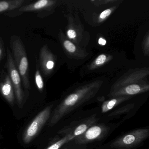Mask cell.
<instances>
[{
	"mask_svg": "<svg viewBox=\"0 0 149 149\" xmlns=\"http://www.w3.org/2000/svg\"><path fill=\"white\" fill-rule=\"evenodd\" d=\"M35 58L36 61V71L35 74V80L37 88L40 91H42L44 88V82L41 74L39 62L36 55L35 56Z\"/></svg>",
	"mask_w": 149,
	"mask_h": 149,
	"instance_id": "cell-11",
	"label": "cell"
},
{
	"mask_svg": "<svg viewBox=\"0 0 149 149\" xmlns=\"http://www.w3.org/2000/svg\"><path fill=\"white\" fill-rule=\"evenodd\" d=\"M76 137V136L74 135L73 131L70 132L68 134L66 135L63 138L60 140H58L56 143H54L53 144L51 145L50 146H49L46 149H59L61 147L63 146V145L65 144L66 143H68L70 140L73 139H74Z\"/></svg>",
	"mask_w": 149,
	"mask_h": 149,
	"instance_id": "cell-10",
	"label": "cell"
},
{
	"mask_svg": "<svg viewBox=\"0 0 149 149\" xmlns=\"http://www.w3.org/2000/svg\"><path fill=\"white\" fill-rule=\"evenodd\" d=\"M108 131L109 127L103 125H93L74 139L77 143H87L102 138L107 134Z\"/></svg>",
	"mask_w": 149,
	"mask_h": 149,
	"instance_id": "cell-5",
	"label": "cell"
},
{
	"mask_svg": "<svg viewBox=\"0 0 149 149\" xmlns=\"http://www.w3.org/2000/svg\"><path fill=\"white\" fill-rule=\"evenodd\" d=\"M131 106H128V107H125L124 108H121V109H118V110L114 111L112 112L108 116L109 117H111L114 116H117V115H120L122 113H125L127 111H129L131 109Z\"/></svg>",
	"mask_w": 149,
	"mask_h": 149,
	"instance_id": "cell-14",
	"label": "cell"
},
{
	"mask_svg": "<svg viewBox=\"0 0 149 149\" xmlns=\"http://www.w3.org/2000/svg\"><path fill=\"white\" fill-rule=\"evenodd\" d=\"M6 68L7 70L13 87L17 103L19 106H22L24 97V92L22 89V80L20 75L16 68L13 55L9 49H7V57Z\"/></svg>",
	"mask_w": 149,
	"mask_h": 149,
	"instance_id": "cell-3",
	"label": "cell"
},
{
	"mask_svg": "<svg viewBox=\"0 0 149 149\" xmlns=\"http://www.w3.org/2000/svg\"><path fill=\"white\" fill-rule=\"evenodd\" d=\"M141 91L140 87L137 84H132L126 87L125 92L129 95H133L139 93Z\"/></svg>",
	"mask_w": 149,
	"mask_h": 149,
	"instance_id": "cell-13",
	"label": "cell"
},
{
	"mask_svg": "<svg viewBox=\"0 0 149 149\" xmlns=\"http://www.w3.org/2000/svg\"><path fill=\"white\" fill-rule=\"evenodd\" d=\"M111 13V10L110 9H107V10H105L101 14L100 18L102 19H105L106 17L110 15Z\"/></svg>",
	"mask_w": 149,
	"mask_h": 149,
	"instance_id": "cell-18",
	"label": "cell"
},
{
	"mask_svg": "<svg viewBox=\"0 0 149 149\" xmlns=\"http://www.w3.org/2000/svg\"><path fill=\"white\" fill-rule=\"evenodd\" d=\"M52 107L48 106L42 111L37 115L31 123L28 125L23 135L24 143H30L36 137L49 119Z\"/></svg>",
	"mask_w": 149,
	"mask_h": 149,
	"instance_id": "cell-4",
	"label": "cell"
},
{
	"mask_svg": "<svg viewBox=\"0 0 149 149\" xmlns=\"http://www.w3.org/2000/svg\"><path fill=\"white\" fill-rule=\"evenodd\" d=\"M123 99H111L109 101H106L103 103L102 106V113H106L116 107L118 103L123 101Z\"/></svg>",
	"mask_w": 149,
	"mask_h": 149,
	"instance_id": "cell-12",
	"label": "cell"
},
{
	"mask_svg": "<svg viewBox=\"0 0 149 149\" xmlns=\"http://www.w3.org/2000/svg\"><path fill=\"white\" fill-rule=\"evenodd\" d=\"M39 67L41 69L44 74H47L51 71L54 66V62L52 59L47 48L43 46L40 50V57L38 61Z\"/></svg>",
	"mask_w": 149,
	"mask_h": 149,
	"instance_id": "cell-7",
	"label": "cell"
},
{
	"mask_svg": "<svg viewBox=\"0 0 149 149\" xmlns=\"http://www.w3.org/2000/svg\"><path fill=\"white\" fill-rule=\"evenodd\" d=\"M6 55V49L4 41L0 35V62L2 61Z\"/></svg>",
	"mask_w": 149,
	"mask_h": 149,
	"instance_id": "cell-15",
	"label": "cell"
},
{
	"mask_svg": "<svg viewBox=\"0 0 149 149\" xmlns=\"http://www.w3.org/2000/svg\"><path fill=\"white\" fill-rule=\"evenodd\" d=\"M64 47L70 53H73L76 50V47L72 42L68 40H66L64 42Z\"/></svg>",
	"mask_w": 149,
	"mask_h": 149,
	"instance_id": "cell-16",
	"label": "cell"
},
{
	"mask_svg": "<svg viewBox=\"0 0 149 149\" xmlns=\"http://www.w3.org/2000/svg\"><path fill=\"white\" fill-rule=\"evenodd\" d=\"M68 36L70 39H74L76 36V33L74 30L70 29L68 31Z\"/></svg>",
	"mask_w": 149,
	"mask_h": 149,
	"instance_id": "cell-19",
	"label": "cell"
},
{
	"mask_svg": "<svg viewBox=\"0 0 149 149\" xmlns=\"http://www.w3.org/2000/svg\"><path fill=\"white\" fill-rule=\"evenodd\" d=\"M149 136V129H137L118 138L111 143V146L117 149L133 148L145 140Z\"/></svg>",
	"mask_w": 149,
	"mask_h": 149,
	"instance_id": "cell-2",
	"label": "cell"
},
{
	"mask_svg": "<svg viewBox=\"0 0 149 149\" xmlns=\"http://www.w3.org/2000/svg\"><path fill=\"white\" fill-rule=\"evenodd\" d=\"M106 56L104 55H101L97 58L95 61V63L97 65H101L103 64L106 61Z\"/></svg>",
	"mask_w": 149,
	"mask_h": 149,
	"instance_id": "cell-17",
	"label": "cell"
},
{
	"mask_svg": "<svg viewBox=\"0 0 149 149\" xmlns=\"http://www.w3.org/2000/svg\"><path fill=\"white\" fill-rule=\"evenodd\" d=\"M10 43L13 58L21 77L22 84L25 89L29 90L30 89L29 64L25 46L21 38L17 36L11 37Z\"/></svg>",
	"mask_w": 149,
	"mask_h": 149,
	"instance_id": "cell-1",
	"label": "cell"
},
{
	"mask_svg": "<svg viewBox=\"0 0 149 149\" xmlns=\"http://www.w3.org/2000/svg\"><path fill=\"white\" fill-rule=\"evenodd\" d=\"M30 0H3L0 1V14L17 10L25 5L29 4Z\"/></svg>",
	"mask_w": 149,
	"mask_h": 149,
	"instance_id": "cell-8",
	"label": "cell"
},
{
	"mask_svg": "<svg viewBox=\"0 0 149 149\" xmlns=\"http://www.w3.org/2000/svg\"><path fill=\"white\" fill-rule=\"evenodd\" d=\"M98 43L100 45L104 46L106 44V41L104 39H102V38H100L98 40Z\"/></svg>",
	"mask_w": 149,
	"mask_h": 149,
	"instance_id": "cell-20",
	"label": "cell"
},
{
	"mask_svg": "<svg viewBox=\"0 0 149 149\" xmlns=\"http://www.w3.org/2000/svg\"><path fill=\"white\" fill-rule=\"evenodd\" d=\"M0 93L10 105H13L15 100L13 87L8 73L3 70L0 76Z\"/></svg>",
	"mask_w": 149,
	"mask_h": 149,
	"instance_id": "cell-6",
	"label": "cell"
},
{
	"mask_svg": "<svg viewBox=\"0 0 149 149\" xmlns=\"http://www.w3.org/2000/svg\"><path fill=\"white\" fill-rule=\"evenodd\" d=\"M97 120V119L94 116L88 118L86 121H84L82 123L79 125L74 130H72L74 135L76 137L79 136L84 133Z\"/></svg>",
	"mask_w": 149,
	"mask_h": 149,
	"instance_id": "cell-9",
	"label": "cell"
}]
</instances>
